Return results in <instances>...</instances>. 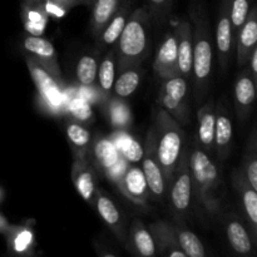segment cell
Masks as SVG:
<instances>
[{
    "mask_svg": "<svg viewBox=\"0 0 257 257\" xmlns=\"http://www.w3.org/2000/svg\"><path fill=\"white\" fill-rule=\"evenodd\" d=\"M49 14L45 10L44 4L42 3H27L23 2L22 7V20L24 29L28 34L42 37L45 27L48 24Z\"/></svg>",
    "mask_w": 257,
    "mask_h": 257,
    "instance_id": "e0dca14e",
    "label": "cell"
},
{
    "mask_svg": "<svg viewBox=\"0 0 257 257\" xmlns=\"http://www.w3.org/2000/svg\"><path fill=\"white\" fill-rule=\"evenodd\" d=\"M176 240L181 250L188 257H205L206 251L203 247V243L198 238L197 235L188 230L183 228H176L175 230Z\"/></svg>",
    "mask_w": 257,
    "mask_h": 257,
    "instance_id": "f1b7e54d",
    "label": "cell"
},
{
    "mask_svg": "<svg viewBox=\"0 0 257 257\" xmlns=\"http://www.w3.org/2000/svg\"><path fill=\"white\" fill-rule=\"evenodd\" d=\"M248 62H251V77H252V79L256 82L257 80V48L256 47L253 48Z\"/></svg>",
    "mask_w": 257,
    "mask_h": 257,
    "instance_id": "ab89813d",
    "label": "cell"
},
{
    "mask_svg": "<svg viewBox=\"0 0 257 257\" xmlns=\"http://www.w3.org/2000/svg\"><path fill=\"white\" fill-rule=\"evenodd\" d=\"M98 73V62L92 55H83L77 64V79L83 87H92Z\"/></svg>",
    "mask_w": 257,
    "mask_h": 257,
    "instance_id": "1f68e13d",
    "label": "cell"
},
{
    "mask_svg": "<svg viewBox=\"0 0 257 257\" xmlns=\"http://www.w3.org/2000/svg\"><path fill=\"white\" fill-rule=\"evenodd\" d=\"M256 97V82L251 74L245 72L235 83V102L238 114L245 115L252 107Z\"/></svg>",
    "mask_w": 257,
    "mask_h": 257,
    "instance_id": "44dd1931",
    "label": "cell"
},
{
    "mask_svg": "<svg viewBox=\"0 0 257 257\" xmlns=\"http://www.w3.org/2000/svg\"><path fill=\"white\" fill-rule=\"evenodd\" d=\"M72 180L75 190L85 202L93 203L95 197V167L89 158H74L72 168Z\"/></svg>",
    "mask_w": 257,
    "mask_h": 257,
    "instance_id": "7c38bea8",
    "label": "cell"
},
{
    "mask_svg": "<svg viewBox=\"0 0 257 257\" xmlns=\"http://www.w3.org/2000/svg\"><path fill=\"white\" fill-rule=\"evenodd\" d=\"M153 69L162 79L180 75L177 59V40L175 33H167L156 54Z\"/></svg>",
    "mask_w": 257,
    "mask_h": 257,
    "instance_id": "8fae6325",
    "label": "cell"
},
{
    "mask_svg": "<svg viewBox=\"0 0 257 257\" xmlns=\"http://www.w3.org/2000/svg\"><path fill=\"white\" fill-rule=\"evenodd\" d=\"M228 242H230L231 247L240 255H248L252 251V240H251L250 235L246 231V228L241 225V222L236 220H231L228 222L227 228Z\"/></svg>",
    "mask_w": 257,
    "mask_h": 257,
    "instance_id": "cb8c5ba5",
    "label": "cell"
},
{
    "mask_svg": "<svg viewBox=\"0 0 257 257\" xmlns=\"http://www.w3.org/2000/svg\"><path fill=\"white\" fill-rule=\"evenodd\" d=\"M216 114L213 112L212 104L205 105L200 112V128H198V140L203 148L210 151L213 146L215 138Z\"/></svg>",
    "mask_w": 257,
    "mask_h": 257,
    "instance_id": "484cf974",
    "label": "cell"
},
{
    "mask_svg": "<svg viewBox=\"0 0 257 257\" xmlns=\"http://www.w3.org/2000/svg\"><path fill=\"white\" fill-rule=\"evenodd\" d=\"M233 32L230 18V0H223L220 9V18L216 25V45L222 67H226L232 52Z\"/></svg>",
    "mask_w": 257,
    "mask_h": 257,
    "instance_id": "9a60e30c",
    "label": "cell"
},
{
    "mask_svg": "<svg viewBox=\"0 0 257 257\" xmlns=\"http://www.w3.org/2000/svg\"><path fill=\"white\" fill-rule=\"evenodd\" d=\"M176 40H177V59L178 70L182 77H190L192 74L193 58V32L192 25L188 20H181L176 28Z\"/></svg>",
    "mask_w": 257,
    "mask_h": 257,
    "instance_id": "4fadbf2b",
    "label": "cell"
},
{
    "mask_svg": "<svg viewBox=\"0 0 257 257\" xmlns=\"http://www.w3.org/2000/svg\"><path fill=\"white\" fill-rule=\"evenodd\" d=\"M32 232L29 230H18L13 231L10 235V247L13 248L14 252L22 253L23 251L27 250L29 247L30 242H32Z\"/></svg>",
    "mask_w": 257,
    "mask_h": 257,
    "instance_id": "e575fe53",
    "label": "cell"
},
{
    "mask_svg": "<svg viewBox=\"0 0 257 257\" xmlns=\"http://www.w3.org/2000/svg\"><path fill=\"white\" fill-rule=\"evenodd\" d=\"M196 30L193 34L192 72L196 83V95H201L206 90L212 70V44L208 22L202 15H196Z\"/></svg>",
    "mask_w": 257,
    "mask_h": 257,
    "instance_id": "3957f363",
    "label": "cell"
},
{
    "mask_svg": "<svg viewBox=\"0 0 257 257\" xmlns=\"http://www.w3.org/2000/svg\"><path fill=\"white\" fill-rule=\"evenodd\" d=\"M97 201H95V206H97V211L103 218L105 223L109 226L110 228L115 231V233H119L120 230V222H122V217H120L119 210L117 206L113 203V201L108 197L107 195L103 193V191H97Z\"/></svg>",
    "mask_w": 257,
    "mask_h": 257,
    "instance_id": "d4e9b609",
    "label": "cell"
},
{
    "mask_svg": "<svg viewBox=\"0 0 257 257\" xmlns=\"http://www.w3.org/2000/svg\"><path fill=\"white\" fill-rule=\"evenodd\" d=\"M52 2H54L55 4H58V5H60L62 8H64L65 10H69L70 8L75 7V5L82 4V3H80V0H52Z\"/></svg>",
    "mask_w": 257,
    "mask_h": 257,
    "instance_id": "60d3db41",
    "label": "cell"
},
{
    "mask_svg": "<svg viewBox=\"0 0 257 257\" xmlns=\"http://www.w3.org/2000/svg\"><path fill=\"white\" fill-rule=\"evenodd\" d=\"M89 155H92L95 168H99L105 177L120 188L123 173L128 162L117 150L113 141L107 137L95 138L90 145Z\"/></svg>",
    "mask_w": 257,
    "mask_h": 257,
    "instance_id": "277c9868",
    "label": "cell"
},
{
    "mask_svg": "<svg viewBox=\"0 0 257 257\" xmlns=\"http://www.w3.org/2000/svg\"><path fill=\"white\" fill-rule=\"evenodd\" d=\"M0 228H2V217H0Z\"/></svg>",
    "mask_w": 257,
    "mask_h": 257,
    "instance_id": "ee69618b",
    "label": "cell"
},
{
    "mask_svg": "<svg viewBox=\"0 0 257 257\" xmlns=\"http://www.w3.org/2000/svg\"><path fill=\"white\" fill-rule=\"evenodd\" d=\"M98 82H99L100 89L104 94H109L110 90L114 85V75H115V63L113 53H109L107 57L103 59L100 65H98Z\"/></svg>",
    "mask_w": 257,
    "mask_h": 257,
    "instance_id": "d6a6232c",
    "label": "cell"
},
{
    "mask_svg": "<svg viewBox=\"0 0 257 257\" xmlns=\"http://www.w3.org/2000/svg\"><path fill=\"white\" fill-rule=\"evenodd\" d=\"M192 197V176L188 165L187 153L182 156L171 181V202L177 212L190 208Z\"/></svg>",
    "mask_w": 257,
    "mask_h": 257,
    "instance_id": "ba28073f",
    "label": "cell"
},
{
    "mask_svg": "<svg viewBox=\"0 0 257 257\" xmlns=\"http://www.w3.org/2000/svg\"><path fill=\"white\" fill-rule=\"evenodd\" d=\"M27 64L38 93L48 110L54 114L62 112L64 107V95L62 88L55 79L57 77H54L42 63L35 60L34 58L28 57Z\"/></svg>",
    "mask_w": 257,
    "mask_h": 257,
    "instance_id": "5b68a950",
    "label": "cell"
},
{
    "mask_svg": "<svg viewBox=\"0 0 257 257\" xmlns=\"http://www.w3.org/2000/svg\"><path fill=\"white\" fill-rule=\"evenodd\" d=\"M132 241L136 251L141 256H155L156 255V242L150 231L145 227L141 221L136 220L132 227Z\"/></svg>",
    "mask_w": 257,
    "mask_h": 257,
    "instance_id": "4316f807",
    "label": "cell"
},
{
    "mask_svg": "<svg viewBox=\"0 0 257 257\" xmlns=\"http://www.w3.org/2000/svg\"><path fill=\"white\" fill-rule=\"evenodd\" d=\"M191 176L200 188L201 195H207L218 182L217 167L207 155L200 148H195L188 157Z\"/></svg>",
    "mask_w": 257,
    "mask_h": 257,
    "instance_id": "9c48e42d",
    "label": "cell"
},
{
    "mask_svg": "<svg viewBox=\"0 0 257 257\" xmlns=\"http://www.w3.org/2000/svg\"><path fill=\"white\" fill-rule=\"evenodd\" d=\"M238 187H240L241 198H242L243 208L250 220L251 228H252L253 236H256V227H257V192L255 188L251 187L247 181L241 180V173H238Z\"/></svg>",
    "mask_w": 257,
    "mask_h": 257,
    "instance_id": "83f0119b",
    "label": "cell"
},
{
    "mask_svg": "<svg viewBox=\"0 0 257 257\" xmlns=\"http://www.w3.org/2000/svg\"><path fill=\"white\" fill-rule=\"evenodd\" d=\"M23 2H27V3H42L44 0H23Z\"/></svg>",
    "mask_w": 257,
    "mask_h": 257,
    "instance_id": "7bdbcfd3",
    "label": "cell"
},
{
    "mask_svg": "<svg viewBox=\"0 0 257 257\" xmlns=\"http://www.w3.org/2000/svg\"><path fill=\"white\" fill-rule=\"evenodd\" d=\"M156 124V155L165 181L171 183L176 167L186 153L185 135L177 120L161 107L157 108Z\"/></svg>",
    "mask_w": 257,
    "mask_h": 257,
    "instance_id": "6da1fadb",
    "label": "cell"
},
{
    "mask_svg": "<svg viewBox=\"0 0 257 257\" xmlns=\"http://www.w3.org/2000/svg\"><path fill=\"white\" fill-rule=\"evenodd\" d=\"M65 133L74 158L89 157L90 145H92V136L89 131L78 122H68Z\"/></svg>",
    "mask_w": 257,
    "mask_h": 257,
    "instance_id": "ffe728a7",
    "label": "cell"
},
{
    "mask_svg": "<svg viewBox=\"0 0 257 257\" xmlns=\"http://www.w3.org/2000/svg\"><path fill=\"white\" fill-rule=\"evenodd\" d=\"M140 73L136 69H132V68H127V69L119 75L117 82H114V85H113L115 95H118L119 98L130 97L131 94L135 93V90L137 89V87L140 85Z\"/></svg>",
    "mask_w": 257,
    "mask_h": 257,
    "instance_id": "4dcf8cb0",
    "label": "cell"
},
{
    "mask_svg": "<svg viewBox=\"0 0 257 257\" xmlns=\"http://www.w3.org/2000/svg\"><path fill=\"white\" fill-rule=\"evenodd\" d=\"M150 14L145 8L133 9L118 38V64L120 69H127L138 64L145 58L148 49Z\"/></svg>",
    "mask_w": 257,
    "mask_h": 257,
    "instance_id": "7a4b0ae2",
    "label": "cell"
},
{
    "mask_svg": "<svg viewBox=\"0 0 257 257\" xmlns=\"http://www.w3.org/2000/svg\"><path fill=\"white\" fill-rule=\"evenodd\" d=\"M168 2L170 0H148V4H150L151 10H152V14L158 15L163 10H166Z\"/></svg>",
    "mask_w": 257,
    "mask_h": 257,
    "instance_id": "f35d334b",
    "label": "cell"
},
{
    "mask_svg": "<svg viewBox=\"0 0 257 257\" xmlns=\"http://www.w3.org/2000/svg\"><path fill=\"white\" fill-rule=\"evenodd\" d=\"M128 117H130V113H128V108L125 105L117 103L112 108V119L115 127L123 128V125H125L127 123Z\"/></svg>",
    "mask_w": 257,
    "mask_h": 257,
    "instance_id": "74e56055",
    "label": "cell"
},
{
    "mask_svg": "<svg viewBox=\"0 0 257 257\" xmlns=\"http://www.w3.org/2000/svg\"><path fill=\"white\" fill-rule=\"evenodd\" d=\"M119 191L136 205H145L148 197V188L142 168L133 163L127 165Z\"/></svg>",
    "mask_w": 257,
    "mask_h": 257,
    "instance_id": "5bb4252c",
    "label": "cell"
},
{
    "mask_svg": "<svg viewBox=\"0 0 257 257\" xmlns=\"http://www.w3.org/2000/svg\"><path fill=\"white\" fill-rule=\"evenodd\" d=\"M245 171L247 176V182L250 183L251 187L257 190V160L255 148H251V152L246 155Z\"/></svg>",
    "mask_w": 257,
    "mask_h": 257,
    "instance_id": "8d00e7d4",
    "label": "cell"
},
{
    "mask_svg": "<svg viewBox=\"0 0 257 257\" xmlns=\"http://www.w3.org/2000/svg\"><path fill=\"white\" fill-rule=\"evenodd\" d=\"M187 94V82L182 75H175L165 79L160 93V107L173 118L185 122V98Z\"/></svg>",
    "mask_w": 257,
    "mask_h": 257,
    "instance_id": "8992f818",
    "label": "cell"
},
{
    "mask_svg": "<svg viewBox=\"0 0 257 257\" xmlns=\"http://www.w3.org/2000/svg\"><path fill=\"white\" fill-rule=\"evenodd\" d=\"M251 9V0H230V18L233 35H238Z\"/></svg>",
    "mask_w": 257,
    "mask_h": 257,
    "instance_id": "836d02e7",
    "label": "cell"
},
{
    "mask_svg": "<svg viewBox=\"0 0 257 257\" xmlns=\"http://www.w3.org/2000/svg\"><path fill=\"white\" fill-rule=\"evenodd\" d=\"M231 141H232V123L226 113H220L216 117L213 143L216 145L218 156L221 158H225L230 152Z\"/></svg>",
    "mask_w": 257,
    "mask_h": 257,
    "instance_id": "603a6c76",
    "label": "cell"
},
{
    "mask_svg": "<svg viewBox=\"0 0 257 257\" xmlns=\"http://www.w3.org/2000/svg\"><path fill=\"white\" fill-rule=\"evenodd\" d=\"M23 48L27 50L30 58H34L39 63H42L54 77L60 78L59 64H58V55L54 47L48 39L37 35H30L24 38L23 40Z\"/></svg>",
    "mask_w": 257,
    "mask_h": 257,
    "instance_id": "30bf717a",
    "label": "cell"
},
{
    "mask_svg": "<svg viewBox=\"0 0 257 257\" xmlns=\"http://www.w3.org/2000/svg\"><path fill=\"white\" fill-rule=\"evenodd\" d=\"M152 230L160 240L162 247H167L165 253H167L170 257H186L185 252L178 246L175 231L170 228V226H166L165 223H158V225H153Z\"/></svg>",
    "mask_w": 257,
    "mask_h": 257,
    "instance_id": "f546056e",
    "label": "cell"
},
{
    "mask_svg": "<svg viewBox=\"0 0 257 257\" xmlns=\"http://www.w3.org/2000/svg\"><path fill=\"white\" fill-rule=\"evenodd\" d=\"M133 3H135V0H124L119 7V9L117 10V13L108 22V24L105 25L103 32L98 37L102 45H112L117 42L125 23H127L131 14H132Z\"/></svg>",
    "mask_w": 257,
    "mask_h": 257,
    "instance_id": "ac0fdd59",
    "label": "cell"
},
{
    "mask_svg": "<svg viewBox=\"0 0 257 257\" xmlns=\"http://www.w3.org/2000/svg\"><path fill=\"white\" fill-rule=\"evenodd\" d=\"M95 0H80V3L84 5H93V3H94Z\"/></svg>",
    "mask_w": 257,
    "mask_h": 257,
    "instance_id": "b9f144b4",
    "label": "cell"
},
{
    "mask_svg": "<svg viewBox=\"0 0 257 257\" xmlns=\"http://www.w3.org/2000/svg\"><path fill=\"white\" fill-rule=\"evenodd\" d=\"M237 64L243 67L248 63L250 55L257 42V8L256 5L251 7L250 13L243 23L237 35Z\"/></svg>",
    "mask_w": 257,
    "mask_h": 257,
    "instance_id": "2e32d148",
    "label": "cell"
},
{
    "mask_svg": "<svg viewBox=\"0 0 257 257\" xmlns=\"http://www.w3.org/2000/svg\"><path fill=\"white\" fill-rule=\"evenodd\" d=\"M124 0H95L93 3L90 30L98 38Z\"/></svg>",
    "mask_w": 257,
    "mask_h": 257,
    "instance_id": "d6986e66",
    "label": "cell"
},
{
    "mask_svg": "<svg viewBox=\"0 0 257 257\" xmlns=\"http://www.w3.org/2000/svg\"><path fill=\"white\" fill-rule=\"evenodd\" d=\"M69 109L74 118L79 120H87L92 118V108L89 107L87 100L82 97L73 98L69 103Z\"/></svg>",
    "mask_w": 257,
    "mask_h": 257,
    "instance_id": "d590c367",
    "label": "cell"
},
{
    "mask_svg": "<svg viewBox=\"0 0 257 257\" xmlns=\"http://www.w3.org/2000/svg\"><path fill=\"white\" fill-rule=\"evenodd\" d=\"M110 140L113 141L117 150L119 151L120 155L124 157V160L128 163L136 165L142 160L143 148L132 136L127 135L124 131H118L117 133L113 135V138H110Z\"/></svg>",
    "mask_w": 257,
    "mask_h": 257,
    "instance_id": "7402d4cb",
    "label": "cell"
},
{
    "mask_svg": "<svg viewBox=\"0 0 257 257\" xmlns=\"http://www.w3.org/2000/svg\"><path fill=\"white\" fill-rule=\"evenodd\" d=\"M146 152L143 151L142 157V171L145 175L146 182H147L148 192L152 195L156 200H161L165 195L166 190V181L163 177L162 170L158 163L157 155H156V135L155 130L151 131L148 136V141L146 143Z\"/></svg>",
    "mask_w": 257,
    "mask_h": 257,
    "instance_id": "52a82bcc",
    "label": "cell"
}]
</instances>
